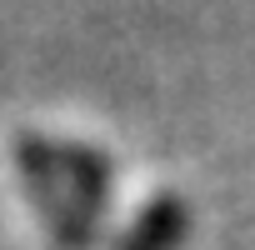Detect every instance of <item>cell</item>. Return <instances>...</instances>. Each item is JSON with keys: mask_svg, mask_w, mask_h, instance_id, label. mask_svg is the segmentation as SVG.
Segmentation results:
<instances>
[{"mask_svg": "<svg viewBox=\"0 0 255 250\" xmlns=\"http://www.w3.org/2000/svg\"><path fill=\"white\" fill-rule=\"evenodd\" d=\"M185 225H190L185 200H180V195H155V200L130 220V230L115 240V250H175L180 235H185Z\"/></svg>", "mask_w": 255, "mask_h": 250, "instance_id": "1", "label": "cell"}]
</instances>
